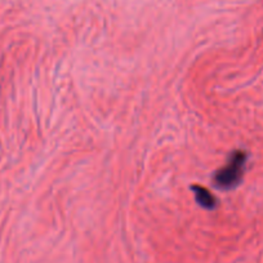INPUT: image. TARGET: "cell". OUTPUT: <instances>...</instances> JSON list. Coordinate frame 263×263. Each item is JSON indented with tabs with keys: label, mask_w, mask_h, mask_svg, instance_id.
<instances>
[{
	"label": "cell",
	"mask_w": 263,
	"mask_h": 263,
	"mask_svg": "<svg viewBox=\"0 0 263 263\" xmlns=\"http://www.w3.org/2000/svg\"><path fill=\"white\" fill-rule=\"evenodd\" d=\"M248 164V154L242 150L232 151L227 163L213 174V184L221 191H231L241 183Z\"/></svg>",
	"instance_id": "6da1fadb"
},
{
	"label": "cell",
	"mask_w": 263,
	"mask_h": 263,
	"mask_svg": "<svg viewBox=\"0 0 263 263\" xmlns=\"http://www.w3.org/2000/svg\"><path fill=\"white\" fill-rule=\"evenodd\" d=\"M192 191L195 195V200L201 208L206 209V211H213L217 206V199L216 196L211 194L206 189L201 186H194L192 187Z\"/></svg>",
	"instance_id": "7a4b0ae2"
}]
</instances>
